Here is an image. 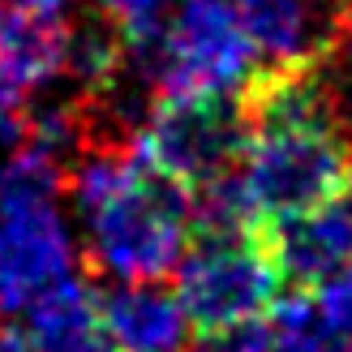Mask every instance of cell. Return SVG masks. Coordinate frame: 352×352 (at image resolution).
Returning a JSON list of instances; mask_svg holds the SVG:
<instances>
[{"label": "cell", "mask_w": 352, "mask_h": 352, "mask_svg": "<svg viewBox=\"0 0 352 352\" xmlns=\"http://www.w3.org/2000/svg\"><path fill=\"white\" fill-rule=\"evenodd\" d=\"M99 17H108L125 43H138L172 17V0H99Z\"/></svg>", "instance_id": "12"}, {"label": "cell", "mask_w": 352, "mask_h": 352, "mask_svg": "<svg viewBox=\"0 0 352 352\" xmlns=\"http://www.w3.org/2000/svg\"><path fill=\"white\" fill-rule=\"evenodd\" d=\"M78 0H0V13H22V17H52V22H69Z\"/></svg>", "instance_id": "15"}, {"label": "cell", "mask_w": 352, "mask_h": 352, "mask_svg": "<svg viewBox=\"0 0 352 352\" xmlns=\"http://www.w3.org/2000/svg\"><path fill=\"white\" fill-rule=\"evenodd\" d=\"M69 22L0 13V82L13 91H43L69 65Z\"/></svg>", "instance_id": "10"}, {"label": "cell", "mask_w": 352, "mask_h": 352, "mask_svg": "<svg viewBox=\"0 0 352 352\" xmlns=\"http://www.w3.org/2000/svg\"><path fill=\"white\" fill-rule=\"evenodd\" d=\"M65 168L22 142L0 164V318H22L43 292L78 275V250L60 215Z\"/></svg>", "instance_id": "2"}, {"label": "cell", "mask_w": 352, "mask_h": 352, "mask_svg": "<svg viewBox=\"0 0 352 352\" xmlns=\"http://www.w3.org/2000/svg\"><path fill=\"white\" fill-rule=\"evenodd\" d=\"M99 318L120 352H176L185 344V305L160 288V279H138L99 292Z\"/></svg>", "instance_id": "8"}, {"label": "cell", "mask_w": 352, "mask_h": 352, "mask_svg": "<svg viewBox=\"0 0 352 352\" xmlns=\"http://www.w3.org/2000/svg\"><path fill=\"white\" fill-rule=\"evenodd\" d=\"M279 275L296 284V292H314L352 271V185L322 206L301 210L292 219H275L262 228Z\"/></svg>", "instance_id": "7"}, {"label": "cell", "mask_w": 352, "mask_h": 352, "mask_svg": "<svg viewBox=\"0 0 352 352\" xmlns=\"http://www.w3.org/2000/svg\"><path fill=\"white\" fill-rule=\"evenodd\" d=\"M344 352H352V340H348V348H344Z\"/></svg>", "instance_id": "16"}, {"label": "cell", "mask_w": 352, "mask_h": 352, "mask_svg": "<svg viewBox=\"0 0 352 352\" xmlns=\"http://www.w3.org/2000/svg\"><path fill=\"white\" fill-rule=\"evenodd\" d=\"M30 129V108L22 103V91L0 82V151H17Z\"/></svg>", "instance_id": "14"}, {"label": "cell", "mask_w": 352, "mask_h": 352, "mask_svg": "<svg viewBox=\"0 0 352 352\" xmlns=\"http://www.w3.org/2000/svg\"><path fill=\"white\" fill-rule=\"evenodd\" d=\"M245 138H250V116L241 99L155 95L151 112L142 116V129L133 133V146L160 172L198 189L210 176L241 164Z\"/></svg>", "instance_id": "4"}, {"label": "cell", "mask_w": 352, "mask_h": 352, "mask_svg": "<svg viewBox=\"0 0 352 352\" xmlns=\"http://www.w3.org/2000/svg\"><path fill=\"white\" fill-rule=\"evenodd\" d=\"M125 52L129 69L155 95L241 99L262 74L258 52L228 0H185L160 30L125 43Z\"/></svg>", "instance_id": "3"}, {"label": "cell", "mask_w": 352, "mask_h": 352, "mask_svg": "<svg viewBox=\"0 0 352 352\" xmlns=\"http://www.w3.org/2000/svg\"><path fill=\"white\" fill-rule=\"evenodd\" d=\"M348 185H352V172H348Z\"/></svg>", "instance_id": "17"}, {"label": "cell", "mask_w": 352, "mask_h": 352, "mask_svg": "<svg viewBox=\"0 0 352 352\" xmlns=\"http://www.w3.org/2000/svg\"><path fill=\"white\" fill-rule=\"evenodd\" d=\"M30 352H120L99 318V292L82 275L43 292L22 318Z\"/></svg>", "instance_id": "9"}, {"label": "cell", "mask_w": 352, "mask_h": 352, "mask_svg": "<svg viewBox=\"0 0 352 352\" xmlns=\"http://www.w3.org/2000/svg\"><path fill=\"white\" fill-rule=\"evenodd\" d=\"M65 176L103 275L138 284L181 267L193 236L189 185L160 172L138 146H86Z\"/></svg>", "instance_id": "1"}, {"label": "cell", "mask_w": 352, "mask_h": 352, "mask_svg": "<svg viewBox=\"0 0 352 352\" xmlns=\"http://www.w3.org/2000/svg\"><path fill=\"white\" fill-rule=\"evenodd\" d=\"M232 13L271 74L322 69L352 34L348 0H232Z\"/></svg>", "instance_id": "6"}, {"label": "cell", "mask_w": 352, "mask_h": 352, "mask_svg": "<svg viewBox=\"0 0 352 352\" xmlns=\"http://www.w3.org/2000/svg\"><path fill=\"white\" fill-rule=\"evenodd\" d=\"M348 5H352V0H348Z\"/></svg>", "instance_id": "18"}, {"label": "cell", "mask_w": 352, "mask_h": 352, "mask_svg": "<svg viewBox=\"0 0 352 352\" xmlns=\"http://www.w3.org/2000/svg\"><path fill=\"white\" fill-rule=\"evenodd\" d=\"M352 336L331 327L309 292H292L271 305V352H344Z\"/></svg>", "instance_id": "11"}, {"label": "cell", "mask_w": 352, "mask_h": 352, "mask_svg": "<svg viewBox=\"0 0 352 352\" xmlns=\"http://www.w3.org/2000/svg\"><path fill=\"white\" fill-rule=\"evenodd\" d=\"M198 352H271V318H245L202 331Z\"/></svg>", "instance_id": "13"}, {"label": "cell", "mask_w": 352, "mask_h": 352, "mask_svg": "<svg viewBox=\"0 0 352 352\" xmlns=\"http://www.w3.org/2000/svg\"><path fill=\"white\" fill-rule=\"evenodd\" d=\"M176 296L193 327H228L245 318H267L279 301V275L262 232L245 236H198V250L181 258Z\"/></svg>", "instance_id": "5"}]
</instances>
